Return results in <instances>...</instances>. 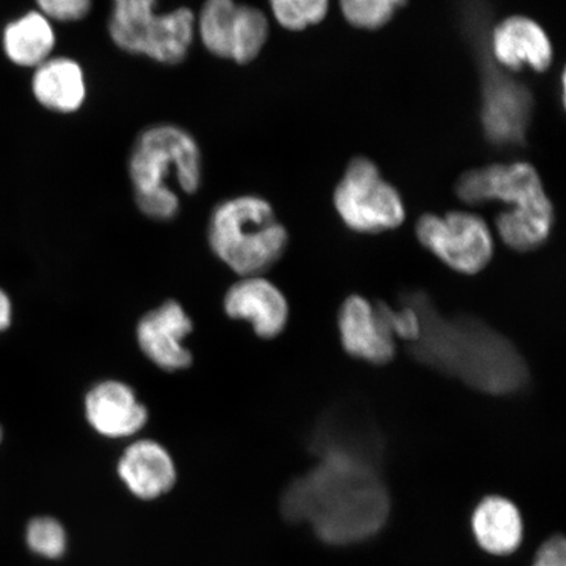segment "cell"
I'll return each instance as SVG.
<instances>
[{
    "mask_svg": "<svg viewBox=\"0 0 566 566\" xmlns=\"http://www.w3.org/2000/svg\"><path fill=\"white\" fill-rule=\"evenodd\" d=\"M416 233L428 251L458 273L476 274L493 258L492 232L484 219L472 212L423 216L416 224Z\"/></svg>",
    "mask_w": 566,
    "mask_h": 566,
    "instance_id": "7",
    "label": "cell"
},
{
    "mask_svg": "<svg viewBox=\"0 0 566 566\" xmlns=\"http://www.w3.org/2000/svg\"><path fill=\"white\" fill-rule=\"evenodd\" d=\"M237 0H203L196 15V40L218 60L230 61Z\"/></svg>",
    "mask_w": 566,
    "mask_h": 566,
    "instance_id": "19",
    "label": "cell"
},
{
    "mask_svg": "<svg viewBox=\"0 0 566 566\" xmlns=\"http://www.w3.org/2000/svg\"><path fill=\"white\" fill-rule=\"evenodd\" d=\"M0 441H2V429H0Z\"/></svg>",
    "mask_w": 566,
    "mask_h": 566,
    "instance_id": "27",
    "label": "cell"
},
{
    "mask_svg": "<svg viewBox=\"0 0 566 566\" xmlns=\"http://www.w3.org/2000/svg\"><path fill=\"white\" fill-rule=\"evenodd\" d=\"M407 0H339L350 24L363 30H377L391 20Z\"/></svg>",
    "mask_w": 566,
    "mask_h": 566,
    "instance_id": "23",
    "label": "cell"
},
{
    "mask_svg": "<svg viewBox=\"0 0 566 566\" xmlns=\"http://www.w3.org/2000/svg\"><path fill=\"white\" fill-rule=\"evenodd\" d=\"M109 39L119 51L159 65L176 66L188 59L196 41V13L188 7L157 11L130 25L113 28Z\"/></svg>",
    "mask_w": 566,
    "mask_h": 566,
    "instance_id": "8",
    "label": "cell"
},
{
    "mask_svg": "<svg viewBox=\"0 0 566 566\" xmlns=\"http://www.w3.org/2000/svg\"><path fill=\"white\" fill-rule=\"evenodd\" d=\"M457 192L470 205L504 203L495 226L502 242L516 252L536 250L554 228V207L539 175L527 163L473 169L460 177Z\"/></svg>",
    "mask_w": 566,
    "mask_h": 566,
    "instance_id": "4",
    "label": "cell"
},
{
    "mask_svg": "<svg viewBox=\"0 0 566 566\" xmlns=\"http://www.w3.org/2000/svg\"><path fill=\"white\" fill-rule=\"evenodd\" d=\"M207 233L211 252L239 277L264 274L289 244L272 203L252 193L219 202L210 212Z\"/></svg>",
    "mask_w": 566,
    "mask_h": 566,
    "instance_id": "5",
    "label": "cell"
},
{
    "mask_svg": "<svg viewBox=\"0 0 566 566\" xmlns=\"http://www.w3.org/2000/svg\"><path fill=\"white\" fill-rule=\"evenodd\" d=\"M534 566H566V546L562 535L551 537L537 552Z\"/></svg>",
    "mask_w": 566,
    "mask_h": 566,
    "instance_id": "25",
    "label": "cell"
},
{
    "mask_svg": "<svg viewBox=\"0 0 566 566\" xmlns=\"http://www.w3.org/2000/svg\"><path fill=\"white\" fill-rule=\"evenodd\" d=\"M39 12L59 23H77L86 19L94 7V0H35Z\"/></svg>",
    "mask_w": 566,
    "mask_h": 566,
    "instance_id": "24",
    "label": "cell"
},
{
    "mask_svg": "<svg viewBox=\"0 0 566 566\" xmlns=\"http://www.w3.org/2000/svg\"><path fill=\"white\" fill-rule=\"evenodd\" d=\"M480 49H483L481 60L484 63L481 122L485 137L495 146H520L525 140L533 113V96L525 84L502 73L488 59L485 44H481Z\"/></svg>",
    "mask_w": 566,
    "mask_h": 566,
    "instance_id": "9",
    "label": "cell"
},
{
    "mask_svg": "<svg viewBox=\"0 0 566 566\" xmlns=\"http://www.w3.org/2000/svg\"><path fill=\"white\" fill-rule=\"evenodd\" d=\"M32 91L35 101L59 115H75L88 97L86 70L70 56H51L34 69Z\"/></svg>",
    "mask_w": 566,
    "mask_h": 566,
    "instance_id": "16",
    "label": "cell"
},
{
    "mask_svg": "<svg viewBox=\"0 0 566 566\" xmlns=\"http://www.w3.org/2000/svg\"><path fill=\"white\" fill-rule=\"evenodd\" d=\"M56 35L51 20L39 11L25 13L6 27L4 52L21 67H38L53 56Z\"/></svg>",
    "mask_w": 566,
    "mask_h": 566,
    "instance_id": "18",
    "label": "cell"
},
{
    "mask_svg": "<svg viewBox=\"0 0 566 566\" xmlns=\"http://www.w3.org/2000/svg\"><path fill=\"white\" fill-rule=\"evenodd\" d=\"M117 475L126 490L142 501H154L172 491L175 460L160 442L142 438L126 446L117 462Z\"/></svg>",
    "mask_w": 566,
    "mask_h": 566,
    "instance_id": "14",
    "label": "cell"
},
{
    "mask_svg": "<svg viewBox=\"0 0 566 566\" xmlns=\"http://www.w3.org/2000/svg\"><path fill=\"white\" fill-rule=\"evenodd\" d=\"M491 49L494 61L512 71L530 67L542 73L554 56L547 33L525 17L509 18L495 27Z\"/></svg>",
    "mask_w": 566,
    "mask_h": 566,
    "instance_id": "15",
    "label": "cell"
},
{
    "mask_svg": "<svg viewBox=\"0 0 566 566\" xmlns=\"http://www.w3.org/2000/svg\"><path fill=\"white\" fill-rule=\"evenodd\" d=\"M25 541L34 555L49 560L65 556L69 544L65 527L52 516H38L28 523Z\"/></svg>",
    "mask_w": 566,
    "mask_h": 566,
    "instance_id": "22",
    "label": "cell"
},
{
    "mask_svg": "<svg viewBox=\"0 0 566 566\" xmlns=\"http://www.w3.org/2000/svg\"><path fill=\"white\" fill-rule=\"evenodd\" d=\"M195 323L182 304L168 300L142 316L136 328L137 344L144 356L159 369L177 373L189 369L193 354L186 339Z\"/></svg>",
    "mask_w": 566,
    "mask_h": 566,
    "instance_id": "10",
    "label": "cell"
},
{
    "mask_svg": "<svg viewBox=\"0 0 566 566\" xmlns=\"http://www.w3.org/2000/svg\"><path fill=\"white\" fill-rule=\"evenodd\" d=\"M339 218L356 232L378 233L399 228L406 219L401 197L366 158L350 161L335 190Z\"/></svg>",
    "mask_w": 566,
    "mask_h": 566,
    "instance_id": "6",
    "label": "cell"
},
{
    "mask_svg": "<svg viewBox=\"0 0 566 566\" xmlns=\"http://www.w3.org/2000/svg\"><path fill=\"white\" fill-rule=\"evenodd\" d=\"M12 306L9 296L0 290V332L10 327Z\"/></svg>",
    "mask_w": 566,
    "mask_h": 566,
    "instance_id": "26",
    "label": "cell"
},
{
    "mask_svg": "<svg viewBox=\"0 0 566 566\" xmlns=\"http://www.w3.org/2000/svg\"><path fill=\"white\" fill-rule=\"evenodd\" d=\"M310 449L318 463L283 492L282 515L310 522L321 539L350 544L385 526L389 495L380 476L384 440L367 421L329 412L316 423Z\"/></svg>",
    "mask_w": 566,
    "mask_h": 566,
    "instance_id": "1",
    "label": "cell"
},
{
    "mask_svg": "<svg viewBox=\"0 0 566 566\" xmlns=\"http://www.w3.org/2000/svg\"><path fill=\"white\" fill-rule=\"evenodd\" d=\"M338 332L349 356L373 365L388 364L395 357L396 339L388 331L379 304L350 295L338 311Z\"/></svg>",
    "mask_w": 566,
    "mask_h": 566,
    "instance_id": "13",
    "label": "cell"
},
{
    "mask_svg": "<svg viewBox=\"0 0 566 566\" xmlns=\"http://www.w3.org/2000/svg\"><path fill=\"white\" fill-rule=\"evenodd\" d=\"M401 301L420 318V335L408 346L421 364L490 395H513L527 386L525 359L491 325L470 315L444 316L422 290H410Z\"/></svg>",
    "mask_w": 566,
    "mask_h": 566,
    "instance_id": "2",
    "label": "cell"
},
{
    "mask_svg": "<svg viewBox=\"0 0 566 566\" xmlns=\"http://www.w3.org/2000/svg\"><path fill=\"white\" fill-rule=\"evenodd\" d=\"M84 416L106 440H129L148 422V409L134 388L123 380L104 379L84 396Z\"/></svg>",
    "mask_w": 566,
    "mask_h": 566,
    "instance_id": "11",
    "label": "cell"
},
{
    "mask_svg": "<svg viewBox=\"0 0 566 566\" xmlns=\"http://www.w3.org/2000/svg\"><path fill=\"white\" fill-rule=\"evenodd\" d=\"M329 0H269L275 21L290 32H300L321 23L328 12Z\"/></svg>",
    "mask_w": 566,
    "mask_h": 566,
    "instance_id": "21",
    "label": "cell"
},
{
    "mask_svg": "<svg viewBox=\"0 0 566 566\" xmlns=\"http://www.w3.org/2000/svg\"><path fill=\"white\" fill-rule=\"evenodd\" d=\"M473 533L480 546L493 555H509L520 547L523 523L513 502L491 495L473 513Z\"/></svg>",
    "mask_w": 566,
    "mask_h": 566,
    "instance_id": "17",
    "label": "cell"
},
{
    "mask_svg": "<svg viewBox=\"0 0 566 566\" xmlns=\"http://www.w3.org/2000/svg\"><path fill=\"white\" fill-rule=\"evenodd\" d=\"M269 20L263 11L239 3L233 21L230 61L248 65L263 53L269 39Z\"/></svg>",
    "mask_w": 566,
    "mask_h": 566,
    "instance_id": "20",
    "label": "cell"
},
{
    "mask_svg": "<svg viewBox=\"0 0 566 566\" xmlns=\"http://www.w3.org/2000/svg\"><path fill=\"white\" fill-rule=\"evenodd\" d=\"M134 202L146 218L169 222L179 216L180 195L200 192L203 155L186 127L159 123L142 130L127 158Z\"/></svg>",
    "mask_w": 566,
    "mask_h": 566,
    "instance_id": "3",
    "label": "cell"
},
{
    "mask_svg": "<svg viewBox=\"0 0 566 566\" xmlns=\"http://www.w3.org/2000/svg\"><path fill=\"white\" fill-rule=\"evenodd\" d=\"M223 310L233 321L251 325L263 339L279 337L285 331L290 310L285 294L261 275H247L233 282L224 294Z\"/></svg>",
    "mask_w": 566,
    "mask_h": 566,
    "instance_id": "12",
    "label": "cell"
}]
</instances>
